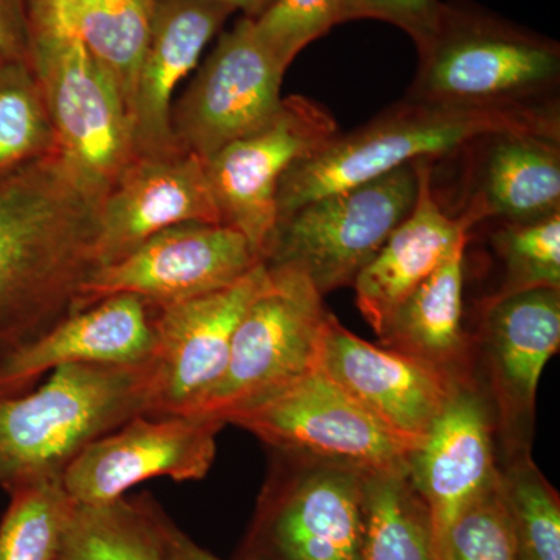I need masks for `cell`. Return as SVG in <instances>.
<instances>
[{
  "instance_id": "1",
  "label": "cell",
  "mask_w": 560,
  "mask_h": 560,
  "mask_svg": "<svg viewBox=\"0 0 560 560\" xmlns=\"http://www.w3.org/2000/svg\"><path fill=\"white\" fill-rule=\"evenodd\" d=\"M101 201L58 154L0 184V364L75 311Z\"/></svg>"
},
{
  "instance_id": "17",
  "label": "cell",
  "mask_w": 560,
  "mask_h": 560,
  "mask_svg": "<svg viewBox=\"0 0 560 560\" xmlns=\"http://www.w3.org/2000/svg\"><path fill=\"white\" fill-rule=\"evenodd\" d=\"M200 221L223 223L205 161L178 149L136 154L102 198L95 254L109 264L158 232Z\"/></svg>"
},
{
  "instance_id": "27",
  "label": "cell",
  "mask_w": 560,
  "mask_h": 560,
  "mask_svg": "<svg viewBox=\"0 0 560 560\" xmlns=\"http://www.w3.org/2000/svg\"><path fill=\"white\" fill-rule=\"evenodd\" d=\"M0 521V560H57L77 501L62 475H31L7 486Z\"/></svg>"
},
{
  "instance_id": "3",
  "label": "cell",
  "mask_w": 560,
  "mask_h": 560,
  "mask_svg": "<svg viewBox=\"0 0 560 560\" xmlns=\"http://www.w3.org/2000/svg\"><path fill=\"white\" fill-rule=\"evenodd\" d=\"M153 360L66 364L49 381L0 399V489L28 475H62L86 445L154 412Z\"/></svg>"
},
{
  "instance_id": "25",
  "label": "cell",
  "mask_w": 560,
  "mask_h": 560,
  "mask_svg": "<svg viewBox=\"0 0 560 560\" xmlns=\"http://www.w3.org/2000/svg\"><path fill=\"white\" fill-rule=\"evenodd\" d=\"M363 560H438L429 508L405 471H366Z\"/></svg>"
},
{
  "instance_id": "28",
  "label": "cell",
  "mask_w": 560,
  "mask_h": 560,
  "mask_svg": "<svg viewBox=\"0 0 560 560\" xmlns=\"http://www.w3.org/2000/svg\"><path fill=\"white\" fill-rule=\"evenodd\" d=\"M57 154L54 127L31 62H0V184Z\"/></svg>"
},
{
  "instance_id": "23",
  "label": "cell",
  "mask_w": 560,
  "mask_h": 560,
  "mask_svg": "<svg viewBox=\"0 0 560 560\" xmlns=\"http://www.w3.org/2000/svg\"><path fill=\"white\" fill-rule=\"evenodd\" d=\"M469 237L412 291L378 335L382 348L394 350L453 378H471L470 341L463 327L464 264Z\"/></svg>"
},
{
  "instance_id": "15",
  "label": "cell",
  "mask_w": 560,
  "mask_h": 560,
  "mask_svg": "<svg viewBox=\"0 0 560 560\" xmlns=\"http://www.w3.org/2000/svg\"><path fill=\"white\" fill-rule=\"evenodd\" d=\"M268 280L265 261L238 282L206 296L156 308L154 415H191L217 385L235 329Z\"/></svg>"
},
{
  "instance_id": "14",
  "label": "cell",
  "mask_w": 560,
  "mask_h": 560,
  "mask_svg": "<svg viewBox=\"0 0 560 560\" xmlns=\"http://www.w3.org/2000/svg\"><path fill=\"white\" fill-rule=\"evenodd\" d=\"M478 337L506 458L529 452L541 372L560 346V289L489 298Z\"/></svg>"
},
{
  "instance_id": "34",
  "label": "cell",
  "mask_w": 560,
  "mask_h": 560,
  "mask_svg": "<svg viewBox=\"0 0 560 560\" xmlns=\"http://www.w3.org/2000/svg\"><path fill=\"white\" fill-rule=\"evenodd\" d=\"M32 31L25 0H0V62H31Z\"/></svg>"
},
{
  "instance_id": "16",
  "label": "cell",
  "mask_w": 560,
  "mask_h": 560,
  "mask_svg": "<svg viewBox=\"0 0 560 560\" xmlns=\"http://www.w3.org/2000/svg\"><path fill=\"white\" fill-rule=\"evenodd\" d=\"M318 364L350 399L412 447L425 436L460 382L422 361L361 340L330 312Z\"/></svg>"
},
{
  "instance_id": "30",
  "label": "cell",
  "mask_w": 560,
  "mask_h": 560,
  "mask_svg": "<svg viewBox=\"0 0 560 560\" xmlns=\"http://www.w3.org/2000/svg\"><path fill=\"white\" fill-rule=\"evenodd\" d=\"M504 280L490 298L560 289V212L526 223H504L492 235Z\"/></svg>"
},
{
  "instance_id": "9",
  "label": "cell",
  "mask_w": 560,
  "mask_h": 560,
  "mask_svg": "<svg viewBox=\"0 0 560 560\" xmlns=\"http://www.w3.org/2000/svg\"><path fill=\"white\" fill-rule=\"evenodd\" d=\"M226 425L253 433L272 451L364 471H405L412 445L350 399L318 366L267 399L232 415Z\"/></svg>"
},
{
  "instance_id": "21",
  "label": "cell",
  "mask_w": 560,
  "mask_h": 560,
  "mask_svg": "<svg viewBox=\"0 0 560 560\" xmlns=\"http://www.w3.org/2000/svg\"><path fill=\"white\" fill-rule=\"evenodd\" d=\"M416 172L415 206L352 283L357 307L377 337L401 302L444 264L474 228L460 213L455 217L442 209L430 161L416 162Z\"/></svg>"
},
{
  "instance_id": "26",
  "label": "cell",
  "mask_w": 560,
  "mask_h": 560,
  "mask_svg": "<svg viewBox=\"0 0 560 560\" xmlns=\"http://www.w3.org/2000/svg\"><path fill=\"white\" fill-rule=\"evenodd\" d=\"M156 5L158 0H83L70 27L116 81L128 114Z\"/></svg>"
},
{
  "instance_id": "11",
  "label": "cell",
  "mask_w": 560,
  "mask_h": 560,
  "mask_svg": "<svg viewBox=\"0 0 560 560\" xmlns=\"http://www.w3.org/2000/svg\"><path fill=\"white\" fill-rule=\"evenodd\" d=\"M285 72L261 40L254 20L235 22L173 103L176 145L208 161L234 140L259 130L282 105Z\"/></svg>"
},
{
  "instance_id": "5",
  "label": "cell",
  "mask_w": 560,
  "mask_h": 560,
  "mask_svg": "<svg viewBox=\"0 0 560 560\" xmlns=\"http://www.w3.org/2000/svg\"><path fill=\"white\" fill-rule=\"evenodd\" d=\"M366 471L276 452L235 559L363 560Z\"/></svg>"
},
{
  "instance_id": "20",
  "label": "cell",
  "mask_w": 560,
  "mask_h": 560,
  "mask_svg": "<svg viewBox=\"0 0 560 560\" xmlns=\"http://www.w3.org/2000/svg\"><path fill=\"white\" fill-rule=\"evenodd\" d=\"M232 13L213 0H158L130 102L135 154L178 149L172 130L173 97Z\"/></svg>"
},
{
  "instance_id": "33",
  "label": "cell",
  "mask_w": 560,
  "mask_h": 560,
  "mask_svg": "<svg viewBox=\"0 0 560 560\" xmlns=\"http://www.w3.org/2000/svg\"><path fill=\"white\" fill-rule=\"evenodd\" d=\"M442 0H338L340 24L350 21L388 22L407 33L416 49L436 31Z\"/></svg>"
},
{
  "instance_id": "35",
  "label": "cell",
  "mask_w": 560,
  "mask_h": 560,
  "mask_svg": "<svg viewBox=\"0 0 560 560\" xmlns=\"http://www.w3.org/2000/svg\"><path fill=\"white\" fill-rule=\"evenodd\" d=\"M83 0H25L32 39L72 35V20Z\"/></svg>"
},
{
  "instance_id": "19",
  "label": "cell",
  "mask_w": 560,
  "mask_h": 560,
  "mask_svg": "<svg viewBox=\"0 0 560 560\" xmlns=\"http://www.w3.org/2000/svg\"><path fill=\"white\" fill-rule=\"evenodd\" d=\"M156 305L130 294L72 313L0 364V399L18 397L66 364H136L153 359Z\"/></svg>"
},
{
  "instance_id": "18",
  "label": "cell",
  "mask_w": 560,
  "mask_h": 560,
  "mask_svg": "<svg viewBox=\"0 0 560 560\" xmlns=\"http://www.w3.org/2000/svg\"><path fill=\"white\" fill-rule=\"evenodd\" d=\"M493 411L474 378L460 381L422 441L411 451L408 480L429 508L434 537L493 488L499 464Z\"/></svg>"
},
{
  "instance_id": "31",
  "label": "cell",
  "mask_w": 560,
  "mask_h": 560,
  "mask_svg": "<svg viewBox=\"0 0 560 560\" xmlns=\"http://www.w3.org/2000/svg\"><path fill=\"white\" fill-rule=\"evenodd\" d=\"M438 560H521L497 481L451 523L438 541Z\"/></svg>"
},
{
  "instance_id": "4",
  "label": "cell",
  "mask_w": 560,
  "mask_h": 560,
  "mask_svg": "<svg viewBox=\"0 0 560 560\" xmlns=\"http://www.w3.org/2000/svg\"><path fill=\"white\" fill-rule=\"evenodd\" d=\"M407 98L459 106L536 105L560 80V46L467 0L442 3L418 47Z\"/></svg>"
},
{
  "instance_id": "36",
  "label": "cell",
  "mask_w": 560,
  "mask_h": 560,
  "mask_svg": "<svg viewBox=\"0 0 560 560\" xmlns=\"http://www.w3.org/2000/svg\"><path fill=\"white\" fill-rule=\"evenodd\" d=\"M219 2L221 5L228 7L232 11H242L243 18H249V20H259L265 11L271 9L275 5L276 0H213Z\"/></svg>"
},
{
  "instance_id": "2",
  "label": "cell",
  "mask_w": 560,
  "mask_h": 560,
  "mask_svg": "<svg viewBox=\"0 0 560 560\" xmlns=\"http://www.w3.org/2000/svg\"><path fill=\"white\" fill-rule=\"evenodd\" d=\"M506 131L560 138L559 108L552 103L459 106L405 98L294 162L276 194L278 220L316 198L352 189L404 165L469 149L478 140Z\"/></svg>"
},
{
  "instance_id": "13",
  "label": "cell",
  "mask_w": 560,
  "mask_h": 560,
  "mask_svg": "<svg viewBox=\"0 0 560 560\" xmlns=\"http://www.w3.org/2000/svg\"><path fill=\"white\" fill-rule=\"evenodd\" d=\"M223 427L194 415L136 416L70 460L62 485L77 503L103 504L151 478L202 480Z\"/></svg>"
},
{
  "instance_id": "6",
  "label": "cell",
  "mask_w": 560,
  "mask_h": 560,
  "mask_svg": "<svg viewBox=\"0 0 560 560\" xmlns=\"http://www.w3.org/2000/svg\"><path fill=\"white\" fill-rule=\"evenodd\" d=\"M418 195L415 164L335 191L276 221L264 261L307 276L326 296L355 282Z\"/></svg>"
},
{
  "instance_id": "24",
  "label": "cell",
  "mask_w": 560,
  "mask_h": 560,
  "mask_svg": "<svg viewBox=\"0 0 560 560\" xmlns=\"http://www.w3.org/2000/svg\"><path fill=\"white\" fill-rule=\"evenodd\" d=\"M178 529L151 493L75 503L57 560H180Z\"/></svg>"
},
{
  "instance_id": "7",
  "label": "cell",
  "mask_w": 560,
  "mask_h": 560,
  "mask_svg": "<svg viewBox=\"0 0 560 560\" xmlns=\"http://www.w3.org/2000/svg\"><path fill=\"white\" fill-rule=\"evenodd\" d=\"M323 298L302 272L268 267L267 285L235 329L223 375L191 415L226 425L235 412L318 366L320 337L329 315Z\"/></svg>"
},
{
  "instance_id": "22",
  "label": "cell",
  "mask_w": 560,
  "mask_h": 560,
  "mask_svg": "<svg viewBox=\"0 0 560 560\" xmlns=\"http://www.w3.org/2000/svg\"><path fill=\"white\" fill-rule=\"evenodd\" d=\"M478 145L474 190L460 212L471 226L488 219L526 223L560 212V138L506 131Z\"/></svg>"
},
{
  "instance_id": "12",
  "label": "cell",
  "mask_w": 560,
  "mask_h": 560,
  "mask_svg": "<svg viewBox=\"0 0 560 560\" xmlns=\"http://www.w3.org/2000/svg\"><path fill=\"white\" fill-rule=\"evenodd\" d=\"M338 135L329 110L312 98L291 95L259 130L234 140L205 161L221 221L248 238L264 260L278 212L280 179Z\"/></svg>"
},
{
  "instance_id": "29",
  "label": "cell",
  "mask_w": 560,
  "mask_h": 560,
  "mask_svg": "<svg viewBox=\"0 0 560 560\" xmlns=\"http://www.w3.org/2000/svg\"><path fill=\"white\" fill-rule=\"evenodd\" d=\"M497 490L521 560H560V500L530 452L499 466Z\"/></svg>"
},
{
  "instance_id": "8",
  "label": "cell",
  "mask_w": 560,
  "mask_h": 560,
  "mask_svg": "<svg viewBox=\"0 0 560 560\" xmlns=\"http://www.w3.org/2000/svg\"><path fill=\"white\" fill-rule=\"evenodd\" d=\"M31 65L58 156L102 200L136 156L130 114L119 86L75 35L32 39Z\"/></svg>"
},
{
  "instance_id": "32",
  "label": "cell",
  "mask_w": 560,
  "mask_h": 560,
  "mask_svg": "<svg viewBox=\"0 0 560 560\" xmlns=\"http://www.w3.org/2000/svg\"><path fill=\"white\" fill-rule=\"evenodd\" d=\"M338 24V0H276L254 20L261 40L285 69L313 40Z\"/></svg>"
},
{
  "instance_id": "37",
  "label": "cell",
  "mask_w": 560,
  "mask_h": 560,
  "mask_svg": "<svg viewBox=\"0 0 560 560\" xmlns=\"http://www.w3.org/2000/svg\"><path fill=\"white\" fill-rule=\"evenodd\" d=\"M176 541H178V551L180 560H226L221 559L219 556L212 555V552L200 547L197 541L191 540L183 529H178L176 534ZM241 560V559H234Z\"/></svg>"
},
{
  "instance_id": "10",
  "label": "cell",
  "mask_w": 560,
  "mask_h": 560,
  "mask_svg": "<svg viewBox=\"0 0 560 560\" xmlns=\"http://www.w3.org/2000/svg\"><path fill=\"white\" fill-rule=\"evenodd\" d=\"M261 261L248 238L228 224H176L98 265L81 285L73 313L119 294L156 307L195 300L238 282Z\"/></svg>"
}]
</instances>
